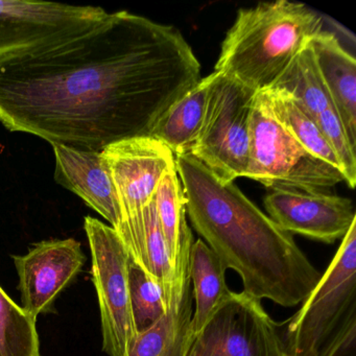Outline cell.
I'll list each match as a JSON object with an SVG mask.
<instances>
[{"mask_svg": "<svg viewBox=\"0 0 356 356\" xmlns=\"http://www.w3.org/2000/svg\"><path fill=\"white\" fill-rule=\"evenodd\" d=\"M129 289L133 321L138 334L165 314L166 304L159 283L132 258L129 266Z\"/></svg>", "mask_w": 356, "mask_h": 356, "instance_id": "obj_22", "label": "cell"}, {"mask_svg": "<svg viewBox=\"0 0 356 356\" xmlns=\"http://www.w3.org/2000/svg\"><path fill=\"white\" fill-rule=\"evenodd\" d=\"M212 72L177 101L160 118L151 137L168 147L175 156L191 152L203 122L210 87L216 79Z\"/></svg>", "mask_w": 356, "mask_h": 356, "instance_id": "obj_16", "label": "cell"}, {"mask_svg": "<svg viewBox=\"0 0 356 356\" xmlns=\"http://www.w3.org/2000/svg\"><path fill=\"white\" fill-rule=\"evenodd\" d=\"M301 304L278 324L284 356H356V222Z\"/></svg>", "mask_w": 356, "mask_h": 356, "instance_id": "obj_4", "label": "cell"}, {"mask_svg": "<svg viewBox=\"0 0 356 356\" xmlns=\"http://www.w3.org/2000/svg\"><path fill=\"white\" fill-rule=\"evenodd\" d=\"M102 156L122 216L118 235L133 261L151 276L145 249V210L168 168L176 164L175 155L153 137H136L109 145Z\"/></svg>", "mask_w": 356, "mask_h": 356, "instance_id": "obj_5", "label": "cell"}, {"mask_svg": "<svg viewBox=\"0 0 356 356\" xmlns=\"http://www.w3.org/2000/svg\"><path fill=\"white\" fill-rule=\"evenodd\" d=\"M323 19L303 3L278 0L237 12L214 72L260 92L276 84Z\"/></svg>", "mask_w": 356, "mask_h": 356, "instance_id": "obj_3", "label": "cell"}, {"mask_svg": "<svg viewBox=\"0 0 356 356\" xmlns=\"http://www.w3.org/2000/svg\"><path fill=\"white\" fill-rule=\"evenodd\" d=\"M226 270L222 260L203 239H197L193 243L188 260L191 293L195 302L191 318V337L199 332L222 300L230 293L226 283Z\"/></svg>", "mask_w": 356, "mask_h": 356, "instance_id": "obj_17", "label": "cell"}, {"mask_svg": "<svg viewBox=\"0 0 356 356\" xmlns=\"http://www.w3.org/2000/svg\"><path fill=\"white\" fill-rule=\"evenodd\" d=\"M154 202L175 272L185 248L195 243L191 229L187 224L184 191L176 164L168 168L160 181Z\"/></svg>", "mask_w": 356, "mask_h": 356, "instance_id": "obj_18", "label": "cell"}, {"mask_svg": "<svg viewBox=\"0 0 356 356\" xmlns=\"http://www.w3.org/2000/svg\"><path fill=\"white\" fill-rule=\"evenodd\" d=\"M55 153V180L79 195L118 232L122 224L115 188L102 152L81 151L51 145Z\"/></svg>", "mask_w": 356, "mask_h": 356, "instance_id": "obj_13", "label": "cell"}, {"mask_svg": "<svg viewBox=\"0 0 356 356\" xmlns=\"http://www.w3.org/2000/svg\"><path fill=\"white\" fill-rule=\"evenodd\" d=\"M13 260L22 307L37 318L55 312L56 300L76 281L86 256L76 239H49L36 243L24 255L13 256Z\"/></svg>", "mask_w": 356, "mask_h": 356, "instance_id": "obj_11", "label": "cell"}, {"mask_svg": "<svg viewBox=\"0 0 356 356\" xmlns=\"http://www.w3.org/2000/svg\"><path fill=\"white\" fill-rule=\"evenodd\" d=\"M245 178L270 189L323 193L343 182L341 172L304 149L275 118L266 93L257 92L250 120Z\"/></svg>", "mask_w": 356, "mask_h": 356, "instance_id": "obj_6", "label": "cell"}, {"mask_svg": "<svg viewBox=\"0 0 356 356\" xmlns=\"http://www.w3.org/2000/svg\"><path fill=\"white\" fill-rule=\"evenodd\" d=\"M84 229L101 312L104 352L109 356H128L137 337L129 289V266L132 257L111 226L87 216Z\"/></svg>", "mask_w": 356, "mask_h": 356, "instance_id": "obj_8", "label": "cell"}, {"mask_svg": "<svg viewBox=\"0 0 356 356\" xmlns=\"http://www.w3.org/2000/svg\"><path fill=\"white\" fill-rule=\"evenodd\" d=\"M201 79L178 29L108 13L80 34L0 60V124L51 145L103 152L151 137Z\"/></svg>", "mask_w": 356, "mask_h": 356, "instance_id": "obj_1", "label": "cell"}, {"mask_svg": "<svg viewBox=\"0 0 356 356\" xmlns=\"http://www.w3.org/2000/svg\"><path fill=\"white\" fill-rule=\"evenodd\" d=\"M316 65L350 143L356 147V62L332 33L310 39Z\"/></svg>", "mask_w": 356, "mask_h": 356, "instance_id": "obj_15", "label": "cell"}, {"mask_svg": "<svg viewBox=\"0 0 356 356\" xmlns=\"http://www.w3.org/2000/svg\"><path fill=\"white\" fill-rule=\"evenodd\" d=\"M145 249H147L151 276L161 286L164 301L168 308V303L174 286L175 272L168 245L158 220L154 199L145 208Z\"/></svg>", "mask_w": 356, "mask_h": 356, "instance_id": "obj_23", "label": "cell"}, {"mask_svg": "<svg viewBox=\"0 0 356 356\" xmlns=\"http://www.w3.org/2000/svg\"><path fill=\"white\" fill-rule=\"evenodd\" d=\"M36 321L0 286V356H42Z\"/></svg>", "mask_w": 356, "mask_h": 356, "instance_id": "obj_21", "label": "cell"}, {"mask_svg": "<svg viewBox=\"0 0 356 356\" xmlns=\"http://www.w3.org/2000/svg\"><path fill=\"white\" fill-rule=\"evenodd\" d=\"M184 356H284L278 324L261 300L230 291L195 333Z\"/></svg>", "mask_w": 356, "mask_h": 356, "instance_id": "obj_9", "label": "cell"}, {"mask_svg": "<svg viewBox=\"0 0 356 356\" xmlns=\"http://www.w3.org/2000/svg\"><path fill=\"white\" fill-rule=\"evenodd\" d=\"M316 122L339 160L343 181L350 188H354L356 183L355 147L350 143L335 108H329L323 112L316 118Z\"/></svg>", "mask_w": 356, "mask_h": 356, "instance_id": "obj_24", "label": "cell"}, {"mask_svg": "<svg viewBox=\"0 0 356 356\" xmlns=\"http://www.w3.org/2000/svg\"><path fill=\"white\" fill-rule=\"evenodd\" d=\"M191 224L243 280V291L283 307L301 304L322 274L236 185L218 180L193 156H175Z\"/></svg>", "mask_w": 356, "mask_h": 356, "instance_id": "obj_2", "label": "cell"}, {"mask_svg": "<svg viewBox=\"0 0 356 356\" xmlns=\"http://www.w3.org/2000/svg\"><path fill=\"white\" fill-rule=\"evenodd\" d=\"M107 15L101 7L0 0V60L80 34Z\"/></svg>", "mask_w": 356, "mask_h": 356, "instance_id": "obj_10", "label": "cell"}, {"mask_svg": "<svg viewBox=\"0 0 356 356\" xmlns=\"http://www.w3.org/2000/svg\"><path fill=\"white\" fill-rule=\"evenodd\" d=\"M270 89H280L291 95L314 120L323 112L333 107L316 65L310 40Z\"/></svg>", "mask_w": 356, "mask_h": 356, "instance_id": "obj_19", "label": "cell"}, {"mask_svg": "<svg viewBox=\"0 0 356 356\" xmlns=\"http://www.w3.org/2000/svg\"><path fill=\"white\" fill-rule=\"evenodd\" d=\"M191 249L182 254L175 270L174 286L165 314L137 334L128 356H184L191 339L193 314L188 275Z\"/></svg>", "mask_w": 356, "mask_h": 356, "instance_id": "obj_14", "label": "cell"}, {"mask_svg": "<svg viewBox=\"0 0 356 356\" xmlns=\"http://www.w3.org/2000/svg\"><path fill=\"white\" fill-rule=\"evenodd\" d=\"M264 92L270 102L275 118L284 127L285 130L310 154L341 172L334 152L327 143L316 120L291 95L280 89H268Z\"/></svg>", "mask_w": 356, "mask_h": 356, "instance_id": "obj_20", "label": "cell"}, {"mask_svg": "<svg viewBox=\"0 0 356 356\" xmlns=\"http://www.w3.org/2000/svg\"><path fill=\"white\" fill-rule=\"evenodd\" d=\"M268 216L291 234L334 243L356 222L351 201L314 191L270 189L264 197Z\"/></svg>", "mask_w": 356, "mask_h": 356, "instance_id": "obj_12", "label": "cell"}, {"mask_svg": "<svg viewBox=\"0 0 356 356\" xmlns=\"http://www.w3.org/2000/svg\"><path fill=\"white\" fill-rule=\"evenodd\" d=\"M216 72L199 135L189 155L218 180L245 178L249 166L250 120L257 92Z\"/></svg>", "mask_w": 356, "mask_h": 356, "instance_id": "obj_7", "label": "cell"}]
</instances>
